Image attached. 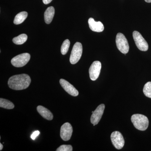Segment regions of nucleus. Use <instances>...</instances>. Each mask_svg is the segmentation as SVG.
I'll return each instance as SVG.
<instances>
[{
  "mask_svg": "<svg viewBox=\"0 0 151 151\" xmlns=\"http://www.w3.org/2000/svg\"><path fill=\"white\" fill-rule=\"evenodd\" d=\"M89 27L92 31L100 32H103L104 29L103 24L100 22H96L94 19L90 18L88 20Z\"/></svg>",
  "mask_w": 151,
  "mask_h": 151,
  "instance_id": "nucleus-12",
  "label": "nucleus"
},
{
  "mask_svg": "<svg viewBox=\"0 0 151 151\" xmlns=\"http://www.w3.org/2000/svg\"><path fill=\"white\" fill-rule=\"evenodd\" d=\"M52 0H42V1L45 4H50Z\"/></svg>",
  "mask_w": 151,
  "mask_h": 151,
  "instance_id": "nucleus-22",
  "label": "nucleus"
},
{
  "mask_svg": "<svg viewBox=\"0 0 151 151\" xmlns=\"http://www.w3.org/2000/svg\"><path fill=\"white\" fill-rule=\"evenodd\" d=\"M70 41L68 39L65 40L63 43L61 47V52L62 55H64L67 53L70 46Z\"/></svg>",
  "mask_w": 151,
  "mask_h": 151,
  "instance_id": "nucleus-18",
  "label": "nucleus"
},
{
  "mask_svg": "<svg viewBox=\"0 0 151 151\" xmlns=\"http://www.w3.org/2000/svg\"><path fill=\"white\" fill-rule=\"evenodd\" d=\"M55 14V9L52 6L47 8L44 14L45 21L47 24H49L52 21Z\"/></svg>",
  "mask_w": 151,
  "mask_h": 151,
  "instance_id": "nucleus-14",
  "label": "nucleus"
},
{
  "mask_svg": "<svg viewBox=\"0 0 151 151\" xmlns=\"http://www.w3.org/2000/svg\"><path fill=\"white\" fill-rule=\"evenodd\" d=\"M73 148L70 145H62L56 150V151H72Z\"/></svg>",
  "mask_w": 151,
  "mask_h": 151,
  "instance_id": "nucleus-20",
  "label": "nucleus"
},
{
  "mask_svg": "<svg viewBox=\"0 0 151 151\" xmlns=\"http://www.w3.org/2000/svg\"><path fill=\"white\" fill-rule=\"evenodd\" d=\"M101 63L99 61H94L89 68V74L90 79L95 81L99 77L101 70Z\"/></svg>",
  "mask_w": 151,
  "mask_h": 151,
  "instance_id": "nucleus-8",
  "label": "nucleus"
},
{
  "mask_svg": "<svg viewBox=\"0 0 151 151\" xmlns=\"http://www.w3.org/2000/svg\"><path fill=\"white\" fill-rule=\"evenodd\" d=\"M143 92L146 97L151 98V82L149 81L147 82L143 89Z\"/></svg>",
  "mask_w": 151,
  "mask_h": 151,
  "instance_id": "nucleus-19",
  "label": "nucleus"
},
{
  "mask_svg": "<svg viewBox=\"0 0 151 151\" xmlns=\"http://www.w3.org/2000/svg\"><path fill=\"white\" fill-rule=\"evenodd\" d=\"M111 140L113 146L116 149L121 150L124 147L125 141L123 135L118 131L113 132L111 134Z\"/></svg>",
  "mask_w": 151,
  "mask_h": 151,
  "instance_id": "nucleus-7",
  "label": "nucleus"
},
{
  "mask_svg": "<svg viewBox=\"0 0 151 151\" xmlns=\"http://www.w3.org/2000/svg\"><path fill=\"white\" fill-rule=\"evenodd\" d=\"M116 44L117 48L124 54H127L129 51V46L127 38L123 34L119 33L116 35Z\"/></svg>",
  "mask_w": 151,
  "mask_h": 151,
  "instance_id": "nucleus-3",
  "label": "nucleus"
},
{
  "mask_svg": "<svg viewBox=\"0 0 151 151\" xmlns=\"http://www.w3.org/2000/svg\"><path fill=\"white\" fill-rule=\"evenodd\" d=\"M0 107L7 109H12L14 108V105L9 100L1 98L0 99Z\"/></svg>",
  "mask_w": 151,
  "mask_h": 151,
  "instance_id": "nucleus-16",
  "label": "nucleus"
},
{
  "mask_svg": "<svg viewBox=\"0 0 151 151\" xmlns=\"http://www.w3.org/2000/svg\"><path fill=\"white\" fill-rule=\"evenodd\" d=\"M40 134V132L39 131H35V132H34L32 134L31 137L32 139L33 140H35L36 138Z\"/></svg>",
  "mask_w": 151,
  "mask_h": 151,
  "instance_id": "nucleus-21",
  "label": "nucleus"
},
{
  "mask_svg": "<svg viewBox=\"0 0 151 151\" xmlns=\"http://www.w3.org/2000/svg\"><path fill=\"white\" fill-rule=\"evenodd\" d=\"M28 37L25 34L20 35L17 37H14L13 39V42L16 45H22L27 40Z\"/></svg>",
  "mask_w": 151,
  "mask_h": 151,
  "instance_id": "nucleus-17",
  "label": "nucleus"
},
{
  "mask_svg": "<svg viewBox=\"0 0 151 151\" xmlns=\"http://www.w3.org/2000/svg\"><path fill=\"white\" fill-rule=\"evenodd\" d=\"M28 16V13L26 12H22L18 14L15 17L14 23L15 24H19L24 21Z\"/></svg>",
  "mask_w": 151,
  "mask_h": 151,
  "instance_id": "nucleus-15",
  "label": "nucleus"
},
{
  "mask_svg": "<svg viewBox=\"0 0 151 151\" xmlns=\"http://www.w3.org/2000/svg\"><path fill=\"white\" fill-rule=\"evenodd\" d=\"M131 121L135 128L140 131H145L148 127V119L142 114H134L131 117Z\"/></svg>",
  "mask_w": 151,
  "mask_h": 151,
  "instance_id": "nucleus-2",
  "label": "nucleus"
},
{
  "mask_svg": "<svg viewBox=\"0 0 151 151\" xmlns=\"http://www.w3.org/2000/svg\"><path fill=\"white\" fill-rule=\"evenodd\" d=\"M73 133V128L69 123H65L60 128V136L63 141L69 140Z\"/></svg>",
  "mask_w": 151,
  "mask_h": 151,
  "instance_id": "nucleus-9",
  "label": "nucleus"
},
{
  "mask_svg": "<svg viewBox=\"0 0 151 151\" xmlns=\"http://www.w3.org/2000/svg\"><path fill=\"white\" fill-rule=\"evenodd\" d=\"M133 37L136 46L139 50L146 51L148 50L149 46L147 42L139 32L134 31L133 33Z\"/></svg>",
  "mask_w": 151,
  "mask_h": 151,
  "instance_id": "nucleus-6",
  "label": "nucleus"
},
{
  "mask_svg": "<svg viewBox=\"0 0 151 151\" xmlns=\"http://www.w3.org/2000/svg\"><path fill=\"white\" fill-rule=\"evenodd\" d=\"M30 59L28 53H24L14 57L11 60L12 65L16 67H22L26 65Z\"/></svg>",
  "mask_w": 151,
  "mask_h": 151,
  "instance_id": "nucleus-5",
  "label": "nucleus"
},
{
  "mask_svg": "<svg viewBox=\"0 0 151 151\" xmlns=\"http://www.w3.org/2000/svg\"><path fill=\"white\" fill-rule=\"evenodd\" d=\"M31 79L28 75L21 74L13 76L9 79V86L11 89L15 90L27 89L30 84Z\"/></svg>",
  "mask_w": 151,
  "mask_h": 151,
  "instance_id": "nucleus-1",
  "label": "nucleus"
},
{
  "mask_svg": "<svg viewBox=\"0 0 151 151\" xmlns=\"http://www.w3.org/2000/svg\"><path fill=\"white\" fill-rule=\"evenodd\" d=\"M3 148V145H2L1 143L0 144V150H2Z\"/></svg>",
  "mask_w": 151,
  "mask_h": 151,
  "instance_id": "nucleus-23",
  "label": "nucleus"
},
{
  "mask_svg": "<svg viewBox=\"0 0 151 151\" xmlns=\"http://www.w3.org/2000/svg\"><path fill=\"white\" fill-rule=\"evenodd\" d=\"M37 110L39 113L45 119L49 121H51L53 119V116L52 113L43 106L39 105L37 108Z\"/></svg>",
  "mask_w": 151,
  "mask_h": 151,
  "instance_id": "nucleus-13",
  "label": "nucleus"
},
{
  "mask_svg": "<svg viewBox=\"0 0 151 151\" xmlns=\"http://www.w3.org/2000/svg\"><path fill=\"white\" fill-rule=\"evenodd\" d=\"M145 1L147 3H151V0H145Z\"/></svg>",
  "mask_w": 151,
  "mask_h": 151,
  "instance_id": "nucleus-24",
  "label": "nucleus"
},
{
  "mask_svg": "<svg viewBox=\"0 0 151 151\" xmlns=\"http://www.w3.org/2000/svg\"><path fill=\"white\" fill-rule=\"evenodd\" d=\"M83 48L80 42H76L73 45L70 57V62L72 64H75L79 61L82 54Z\"/></svg>",
  "mask_w": 151,
  "mask_h": 151,
  "instance_id": "nucleus-4",
  "label": "nucleus"
},
{
  "mask_svg": "<svg viewBox=\"0 0 151 151\" xmlns=\"http://www.w3.org/2000/svg\"><path fill=\"white\" fill-rule=\"evenodd\" d=\"M60 83L63 89L67 92L68 94L71 96L76 97L78 94V92L73 85L70 84L68 81L64 79H60Z\"/></svg>",
  "mask_w": 151,
  "mask_h": 151,
  "instance_id": "nucleus-11",
  "label": "nucleus"
},
{
  "mask_svg": "<svg viewBox=\"0 0 151 151\" xmlns=\"http://www.w3.org/2000/svg\"><path fill=\"white\" fill-rule=\"evenodd\" d=\"M105 108V105L103 104H101L97 107L96 110L92 113L90 121L91 123L93 124L94 126L97 125L100 122V119L103 116Z\"/></svg>",
  "mask_w": 151,
  "mask_h": 151,
  "instance_id": "nucleus-10",
  "label": "nucleus"
}]
</instances>
